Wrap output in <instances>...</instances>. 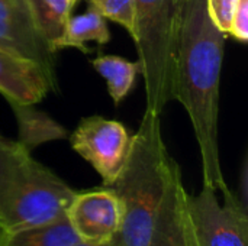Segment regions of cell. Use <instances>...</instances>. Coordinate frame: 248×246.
<instances>
[{"mask_svg": "<svg viewBox=\"0 0 248 246\" xmlns=\"http://www.w3.org/2000/svg\"><path fill=\"white\" fill-rule=\"evenodd\" d=\"M227 35L211 20L206 0H182L173 99L192 122L201 152L203 186L231 199L219 159V86Z\"/></svg>", "mask_w": 248, "mask_h": 246, "instance_id": "1", "label": "cell"}, {"mask_svg": "<svg viewBox=\"0 0 248 246\" xmlns=\"http://www.w3.org/2000/svg\"><path fill=\"white\" fill-rule=\"evenodd\" d=\"M180 170L161 133V115L147 110L131 136L125 164L108 186L121 206V225L110 246H148L163 202Z\"/></svg>", "mask_w": 248, "mask_h": 246, "instance_id": "2", "label": "cell"}, {"mask_svg": "<svg viewBox=\"0 0 248 246\" xmlns=\"http://www.w3.org/2000/svg\"><path fill=\"white\" fill-rule=\"evenodd\" d=\"M76 190L32 157L20 141L0 135V229L10 233L65 216Z\"/></svg>", "mask_w": 248, "mask_h": 246, "instance_id": "3", "label": "cell"}, {"mask_svg": "<svg viewBox=\"0 0 248 246\" xmlns=\"http://www.w3.org/2000/svg\"><path fill=\"white\" fill-rule=\"evenodd\" d=\"M182 0H134L132 39L144 77L147 110L161 115L173 101Z\"/></svg>", "mask_w": 248, "mask_h": 246, "instance_id": "4", "label": "cell"}, {"mask_svg": "<svg viewBox=\"0 0 248 246\" xmlns=\"http://www.w3.org/2000/svg\"><path fill=\"white\" fill-rule=\"evenodd\" d=\"M187 212L198 246H247L248 212L237 196L218 199V191L209 186L190 196Z\"/></svg>", "mask_w": 248, "mask_h": 246, "instance_id": "5", "label": "cell"}, {"mask_svg": "<svg viewBox=\"0 0 248 246\" xmlns=\"http://www.w3.org/2000/svg\"><path fill=\"white\" fill-rule=\"evenodd\" d=\"M70 144L108 187L116 180L125 164L131 136L121 122L103 116H90L77 125L70 136Z\"/></svg>", "mask_w": 248, "mask_h": 246, "instance_id": "6", "label": "cell"}, {"mask_svg": "<svg viewBox=\"0 0 248 246\" xmlns=\"http://www.w3.org/2000/svg\"><path fill=\"white\" fill-rule=\"evenodd\" d=\"M65 217L80 242L110 245L121 225V206L115 193L103 186L102 188L76 191L67 206Z\"/></svg>", "mask_w": 248, "mask_h": 246, "instance_id": "7", "label": "cell"}, {"mask_svg": "<svg viewBox=\"0 0 248 246\" xmlns=\"http://www.w3.org/2000/svg\"><path fill=\"white\" fill-rule=\"evenodd\" d=\"M0 46L33 59L57 80L55 52L38 29L25 0H0Z\"/></svg>", "mask_w": 248, "mask_h": 246, "instance_id": "8", "label": "cell"}, {"mask_svg": "<svg viewBox=\"0 0 248 246\" xmlns=\"http://www.w3.org/2000/svg\"><path fill=\"white\" fill-rule=\"evenodd\" d=\"M55 90L57 80L38 62L0 46V94L10 106H35Z\"/></svg>", "mask_w": 248, "mask_h": 246, "instance_id": "9", "label": "cell"}, {"mask_svg": "<svg viewBox=\"0 0 248 246\" xmlns=\"http://www.w3.org/2000/svg\"><path fill=\"white\" fill-rule=\"evenodd\" d=\"M187 194L179 170L163 202L148 246H198L187 212Z\"/></svg>", "mask_w": 248, "mask_h": 246, "instance_id": "10", "label": "cell"}, {"mask_svg": "<svg viewBox=\"0 0 248 246\" xmlns=\"http://www.w3.org/2000/svg\"><path fill=\"white\" fill-rule=\"evenodd\" d=\"M110 41V30L106 25V19L93 7L76 16H70L67 20L62 33L58 39H55L51 45L54 52L60 49H78L83 54L92 52L89 49V42H96L99 45H105Z\"/></svg>", "mask_w": 248, "mask_h": 246, "instance_id": "11", "label": "cell"}, {"mask_svg": "<svg viewBox=\"0 0 248 246\" xmlns=\"http://www.w3.org/2000/svg\"><path fill=\"white\" fill-rule=\"evenodd\" d=\"M80 242L67 217L3 233L0 246H71Z\"/></svg>", "mask_w": 248, "mask_h": 246, "instance_id": "12", "label": "cell"}, {"mask_svg": "<svg viewBox=\"0 0 248 246\" xmlns=\"http://www.w3.org/2000/svg\"><path fill=\"white\" fill-rule=\"evenodd\" d=\"M92 65L106 81L108 93L115 106H119L135 84L140 74V62L128 61L119 55H99L92 59Z\"/></svg>", "mask_w": 248, "mask_h": 246, "instance_id": "13", "label": "cell"}, {"mask_svg": "<svg viewBox=\"0 0 248 246\" xmlns=\"http://www.w3.org/2000/svg\"><path fill=\"white\" fill-rule=\"evenodd\" d=\"M12 109L16 115L17 126H19V139L28 149H33L35 146L61 139L65 136L64 128H61L55 120H52L45 113L36 110L33 106L28 104H12Z\"/></svg>", "mask_w": 248, "mask_h": 246, "instance_id": "14", "label": "cell"}, {"mask_svg": "<svg viewBox=\"0 0 248 246\" xmlns=\"http://www.w3.org/2000/svg\"><path fill=\"white\" fill-rule=\"evenodd\" d=\"M78 1L80 0H42V35L48 41L49 46L62 33L64 26L73 14V9Z\"/></svg>", "mask_w": 248, "mask_h": 246, "instance_id": "15", "label": "cell"}, {"mask_svg": "<svg viewBox=\"0 0 248 246\" xmlns=\"http://www.w3.org/2000/svg\"><path fill=\"white\" fill-rule=\"evenodd\" d=\"M89 6L97 10L105 19H109L132 36L134 32V0H89Z\"/></svg>", "mask_w": 248, "mask_h": 246, "instance_id": "16", "label": "cell"}, {"mask_svg": "<svg viewBox=\"0 0 248 246\" xmlns=\"http://www.w3.org/2000/svg\"><path fill=\"white\" fill-rule=\"evenodd\" d=\"M237 0H206V10L212 23L228 36Z\"/></svg>", "mask_w": 248, "mask_h": 246, "instance_id": "17", "label": "cell"}, {"mask_svg": "<svg viewBox=\"0 0 248 246\" xmlns=\"http://www.w3.org/2000/svg\"><path fill=\"white\" fill-rule=\"evenodd\" d=\"M230 36L235 38L238 42H247L248 39V0H237V6L232 14Z\"/></svg>", "mask_w": 248, "mask_h": 246, "instance_id": "18", "label": "cell"}, {"mask_svg": "<svg viewBox=\"0 0 248 246\" xmlns=\"http://www.w3.org/2000/svg\"><path fill=\"white\" fill-rule=\"evenodd\" d=\"M25 3L28 4L31 14L38 26V29L42 33V22H44V9H42V0H25ZM48 42V41H46Z\"/></svg>", "mask_w": 248, "mask_h": 246, "instance_id": "19", "label": "cell"}, {"mask_svg": "<svg viewBox=\"0 0 248 246\" xmlns=\"http://www.w3.org/2000/svg\"><path fill=\"white\" fill-rule=\"evenodd\" d=\"M71 246H94V245H87V244H83V242H77V244H74V245ZM102 246H110V245H102Z\"/></svg>", "mask_w": 248, "mask_h": 246, "instance_id": "20", "label": "cell"}, {"mask_svg": "<svg viewBox=\"0 0 248 246\" xmlns=\"http://www.w3.org/2000/svg\"><path fill=\"white\" fill-rule=\"evenodd\" d=\"M1 238H3V231L0 229V242H1Z\"/></svg>", "mask_w": 248, "mask_h": 246, "instance_id": "21", "label": "cell"}]
</instances>
